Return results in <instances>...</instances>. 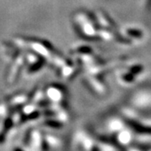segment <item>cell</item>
<instances>
[{"label": "cell", "instance_id": "obj_1", "mask_svg": "<svg viewBox=\"0 0 151 151\" xmlns=\"http://www.w3.org/2000/svg\"><path fill=\"white\" fill-rule=\"evenodd\" d=\"M129 125L134 129L138 132V133H140V134H151V127H148V126H142L139 124H137L136 122L133 121V120H130L129 121Z\"/></svg>", "mask_w": 151, "mask_h": 151}, {"label": "cell", "instance_id": "obj_2", "mask_svg": "<svg viewBox=\"0 0 151 151\" xmlns=\"http://www.w3.org/2000/svg\"><path fill=\"white\" fill-rule=\"evenodd\" d=\"M128 34L131 35V36H133V37H136V38H140L142 36V32H141L140 30H137V29H129L128 30Z\"/></svg>", "mask_w": 151, "mask_h": 151}, {"label": "cell", "instance_id": "obj_3", "mask_svg": "<svg viewBox=\"0 0 151 151\" xmlns=\"http://www.w3.org/2000/svg\"><path fill=\"white\" fill-rule=\"evenodd\" d=\"M134 75H133V73H129V74H126V75L124 76V80L125 81H127V82H130V81H134Z\"/></svg>", "mask_w": 151, "mask_h": 151}, {"label": "cell", "instance_id": "obj_4", "mask_svg": "<svg viewBox=\"0 0 151 151\" xmlns=\"http://www.w3.org/2000/svg\"><path fill=\"white\" fill-rule=\"evenodd\" d=\"M76 51L79 52V53H91L92 49L87 48V47H81V49H78Z\"/></svg>", "mask_w": 151, "mask_h": 151}, {"label": "cell", "instance_id": "obj_5", "mask_svg": "<svg viewBox=\"0 0 151 151\" xmlns=\"http://www.w3.org/2000/svg\"><path fill=\"white\" fill-rule=\"evenodd\" d=\"M141 70H142V66L140 65H136V66H134L132 69H131V73H139Z\"/></svg>", "mask_w": 151, "mask_h": 151}]
</instances>
